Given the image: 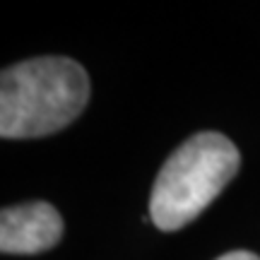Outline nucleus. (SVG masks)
I'll use <instances>...</instances> for the list:
<instances>
[{
  "label": "nucleus",
  "instance_id": "2",
  "mask_svg": "<svg viewBox=\"0 0 260 260\" xmlns=\"http://www.w3.org/2000/svg\"><path fill=\"white\" fill-rule=\"evenodd\" d=\"M241 167V154L232 140L205 130L183 145L159 169L149 193V217L161 232H176L200 217L214 198L229 186Z\"/></svg>",
  "mask_w": 260,
  "mask_h": 260
},
{
  "label": "nucleus",
  "instance_id": "3",
  "mask_svg": "<svg viewBox=\"0 0 260 260\" xmlns=\"http://www.w3.org/2000/svg\"><path fill=\"white\" fill-rule=\"evenodd\" d=\"M63 239V217L53 205L34 203L5 207L0 212V251L10 255H37Z\"/></svg>",
  "mask_w": 260,
  "mask_h": 260
},
{
  "label": "nucleus",
  "instance_id": "4",
  "mask_svg": "<svg viewBox=\"0 0 260 260\" xmlns=\"http://www.w3.org/2000/svg\"><path fill=\"white\" fill-rule=\"evenodd\" d=\"M214 260H260V255H255V253L251 251H232V253H224V255H219V258Z\"/></svg>",
  "mask_w": 260,
  "mask_h": 260
},
{
  "label": "nucleus",
  "instance_id": "1",
  "mask_svg": "<svg viewBox=\"0 0 260 260\" xmlns=\"http://www.w3.org/2000/svg\"><path fill=\"white\" fill-rule=\"evenodd\" d=\"M89 92V75L73 58L46 56L10 65L0 75V135H53L84 111Z\"/></svg>",
  "mask_w": 260,
  "mask_h": 260
}]
</instances>
